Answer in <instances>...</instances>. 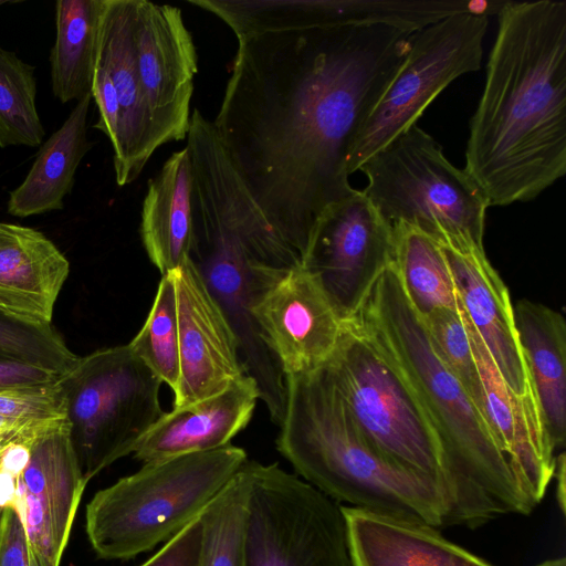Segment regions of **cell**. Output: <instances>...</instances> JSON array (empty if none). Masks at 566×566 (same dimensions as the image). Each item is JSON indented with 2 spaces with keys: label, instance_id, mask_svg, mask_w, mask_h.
<instances>
[{
  "label": "cell",
  "instance_id": "cell-1",
  "mask_svg": "<svg viewBox=\"0 0 566 566\" xmlns=\"http://www.w3.org/2000/svg\"><path fill=\"white\" fill-rule=\"evenodd\" d=\"M412 33L378 24L238 40L212 123L251 197L301 262L325 209L356 191L350 150Z\"/></svg>",
  "mask_w": 566,
  "mask_h": 566
},
{
  "label": "cell",
  "instance_id": "cell-2",
  "mask_svg": "<svg viewBox=\"0 0 566 566\" xmlns=\"http://www.w3.org/2000/svg\"><path fill=\"white\" fill-rule=\"evenodd\" d=\"M496 15L463 168L489 207L533 200L566 172V2L506 0Z\"/></svg>",
  "mask_w": 566,
  "mask_h": 566
},
{
  "label": "cell",
  "instance_id": "cell-3",
  "mask_svg": "<svg viewBox=\"0 0 566 566\" xmlns=\"http://www.w3.org/2000/svg\"><path fill=\"white\" fill-rule=\"evenodd\" d=\"M353 318L396 369L436 437L450 484V526L474 530L504 514H531L535 506L484 413L436 353L392 264Z\"/></svg>",
  "mask_w": 566,
  "mask_h": 566
},
{
  "label": "cell",
  "instance_id": "cell-4",
  "mask_svg": "<svg viewBox=\"0 0 566 566\" xmlns=\"http://www.w3.org/2000/svg\"><path fill=\"white\" fill-rule=\"evenodd\" d=\"M277 451L297 476L337 503L450 526L451 502L433 479L395 462L359 431L325 365L284 377Z\"/></svg>",
  "mask_w": 566,
  "mask_h": 566
},
{
  "label": "cell",
  "instance_id": "cell-5",
  "mask_svg": "<svg viewBox=\"0 0 566 566\" xmlns=\"http://www.w3.org/2000/svg\"><path fill=\"white\" fill-rule=\"evenodd\" d=\"M248 460L240 447L144 463L99 490L86 506V533L104 559H130L197 518Z\"/></svg>",
  "mask_w": 566,
  "mask_h": 566
},
{
  "label": "cell",
  "instance_id": "cell-6",
  "mask_svg": "<svg viewBox=\"0 0 566 566\" xmlns=\"http://www.w3.org/2000/svg\"><path fill=\"white\" fill-rule=\"evenodd\" d=\"M368 180L363 190L391 224L406 223L440 244L463 250L484 249L483 193L465 172L452 165L440 145L413 125L360 167Z\"/></svg>",
  "mask_w": 566,
  "mask_h": 566
},
{
  "label": "cell",
  "instance_id": "cell-7",
  "mask_svg": "<svg viewBox=\"0 0 566 566\" xmlns=\"http://www.w3.org/2000/svg\"><path fill=\"white\" fill-rule=\"evenodd\" d=\"M57 385L70 439L87 482L132 454L165 412L159 400L163 382L128 344L78 357Z\"/></svg>",
  "mask_w": 566,
  "mask_h": 566
},
{
  "label": "cell",
  "instance_id": "cell-8",
  "mask_svg": "<svg viewBox=\"0 0 566 566\" xmlns=\"http://www.w3.org/2000/svg\"><path fill=\"white\" fill-rule=\"evenodd\" d=\"M325 366L366 439L395 462L438 482L452 510L441 450L422 410L354 318L343 322L337 346Z\"/></svg>",
  "mask_w": 566,
  "mask_h": 566
},
{
  "label": "cell",
  "instance_id": "cell-9",
  "mask_svg": "<svg viewBox=\"0 0 566 566\" xmlns=\"http://www.w3.org/2000/svg\"><path fill=\"white\" fill-rule=\"evenodd\" d=\"M245 464V566H355L339 503L276 463Z\"/></svg>",
  "mask_w": 566,
  "mask_h": 566
},
{
  "label": "cell",
  "instance_id": "cell-10",
  "mask_svg": "<svg viewBox=\"0 0 566 566\" xmlns=\"http://www.w3.org/2000/svg\"><path fill=\"white\" fill-rule=\"evenodd\" d=\"M489 17L458 13L411 34L400 67L364 120L350 150V176L376 151L416 125L455 78L478 71Z\"/></svg>",
  "mask_w": 566,
  "mask_h": 566
},
{
  "label": "cell",
  "instance_id": "cell-11",
  "mask_svg": "<svg viewBox=\"0 0 566 566\" xmlns=\"http://www.w3.org/2000/svg\"><path fill=\"white\" fill-rule=\"evenodd\" d=\"M392 226L363 190L327 207L302 265L318 281L342 321L353 318L394 263Z\"/></svg>",
  "mask_w": 566,
  "mask_h": 566
},
{
  "label": "cell",
  "instance_id": "cell-12",
  "mask_svg": "<svg viewBox=\"0 0 566 566\" xmlns=\"http://www.w3.org/2000/svg\"><path fill=\"white\" fill-rule=\"evenodd\" d=\"M252 313L284 377L325 365L344 322L302 264L277 270L259 291Z\"/></svg>",
  "mask_w": 566,
  "mask_h": 566
},
{
  "label": "cell",
  "instance_id": "cell-13",
  "mask_svg": "<svg viewBox=\"0 0 566 566\" xmlns=\"http://www.w3.org/2000/svg\"><path fill=\"white\" fill-rule=\"evenodd\" d=\"M133 38L138 76L158 146L186 139L198 65L181 10L135 0Z\"/></svg>",
  "mask_w": 566,
  "mask_h": 566
},
{
  "label": "cell",
  "instance_id": "cell-14",
  "mask_svg": "<svg viewBox=\"0 0 566 566\" xmlns=\"http://www.w3.org/2000/svg\"><path fill=\"white\" fill-rule=\"evenodd\" d=\"M88 482L83 478L65 417L46 420L31 443L30 459L17 482L13 509L38 558H62Z\"/></svg>",
  "mask_w": 566,
  "mask_h": 566
},
{
  "label": "cell",
  "instance_id": "cell-15",
  "mask_svg": "<svg viewBox=\"0 0 566 566\" xmlns=\"http://www.w3.org/2000/svg\"><path fill=\"white\" fill-rule=\"evenodd\" d=\"M170 275L176 293L180 358L174 407H181L218 395L248 375L237 337L190 256Z\"/></svg>",
  "mask_w": 566,
  "mask_h": 566
},
{
  "label": "cell",
  "instance_id": "cell-16",
  "mask_svg": "<svg viewBox=\"0 0 566 566\" xmlns=\"http://www.w3.org/2000/svg\"><path fill=\"white\" fill-rule=\"evenodd\" d=\"M459 310L481 381L486 421L518 489L536 506L554 476L556 457L535 394L517 396L507 387L461 304Z\"/></svg>",
  "mask_w": 566,
  "mask_h": 566
},
{
  "label": "cell",
  "instance_id": "cell-17",
  "mask_svg": "<svg viewBox=\"0 0 566 566\" xmlns=\"http://www.w3.org/2000/svg\"><path fill=\"white\" fill-rule=\"evenodd\" d=\"M134 14L135 0H105L97 49V56L109 73L119 107L118 137L112 147L119 187L138 178L159 147L136 65Z\"/></svg>",
  "mask_w": 566,
  "mask_h": 566
},
{
  "label": "cell",
  "instance_id": "cell-18",
  "mask_svg": "<svg viewBox=\"0 0 566 566\" xmlns=\"http://www.w3.org/2000/svg\"><path fill=\"white\" fill-rule=\"evenodd\" d=\"M441 247L458 300L505 384L517 396L534 392L516 334L509 290L484 249Z\"/></svg>",
  "mask_w": 566,
  "mask_h": 566
},
{
  "label": "cell",
  "instance_id": "cell-19",
  "mask_svg": "<svg viewBox=\"0 0 566 566\" xmlns=\"http://www.w3.org/2000/svg\"><path fill=\"white\" fill-rule=\"evenodd\" d=\"M70 262L42 232L0 221V314L20 324L52 326Z\"/></svg>",
  "mask_w": 566,
  "mask_h": 566
},
{
  "label": "cell",
  "instance_id": "cell-20",
  "mask_svg": "<svg viewBox=\"0 0 566 566\" xmlns=\"http://www.w3.org/2000/svg\"><path fill=\"white\" fill-rule=\"evenodd\" d=\"M258 400V386L245 376L218 395L165 411L132 454L149 463L230 444L251 421Z\"/></svg>",
  "mask_w": 566,
  "mask_h": 566
},
{
  "label": "cell",
  "instance_id": "cell-21",
  "mask_svg": "<svg viewBox=\"0 0 566 566\" xmlns=\"http://www.w3.org/2000/svg\"><path fill=\"white\" fill-rule=\"evenodd\" d=\"M340 509L355 566H494L423 522L354 506Z\"/></svg>",
  "mask_w": 566,
  "mask_h": 566
},
{
  "label": "cell",
  "instance_id": "cell-22",
  "mask_svg": "<svg viewBox=\"0 0 566 566\" xmlns=\"http://www.w3.org/2000/svg\"><path fill=\"white\" fill-rule=\"evenodd\" d=\"M513 315L545 432L556 451L566 438V322L559 312L530 300L517 301Z\"/></svg>",
  "mask_w": 566,
  "mask_h": 566
},
{
  "label": "cell",
  "instance_id": "cell-23",
  "mask_svg": "<svg viewBox=\"0 0 566 566\" xmlns=\"http://www.w3.org/2000/svg\"><path fill=\"white\" fill-rule=\"evenodd\" d=\"M140 237L161 275L178 269L192 242V169L185 147L170 155L148 184L142 207Z\"/></svg>",
  "mask_w": 566,
  "mask_h": 566
},
{
  "label": "cell",
  "instance_id": "cell-24",
  "mask_svg": "<svg viewBox=\"0 0 566 566\" xmlns=\"http://www.w3.org/2000/svg\"><path fill=\"white\" fill-rule=\"evenodd\" d=\"M92 94L76 102L62 126L46 139L24 180L10 192L7 211L25 218L62 210L75 172L91 149L87 115Z\"/></svg>",
  "mask_w": 566,
  "mask_h": 566
},
{
  "label": "cell",
  "instance_id": "cell-25",
  "mask_svg": "<svg viewBox=\"0 0 566 566\" xmlns=\"http://www.w3.org/2000/svg\"><path fill=\"white\" fill-rule=\"evenodd\" d=\"M105 0H59L50 54L53 95L61 102L92 94Z\"/></svg>",
  "mask_w": 566,
  "mask_h": 566
},
{
  "label": "cell",
  "instance_id": "cell-26",
  "mask_svg": "<svg viewBox=\"0 0 566 566\" xmlns=\"http://www.w3.org/2000/svg\"><path fill=\"white\" fill-rule=\"evenodd\" d=\"M392 228V265L413 310L422 319L438 308L458 310L453 277L441 244L416 227L397 223Z\"/></svg>",
  "mask_w": 566,
  "mask_h": 566
},
{
  "label": "cell",
  "instance_id": "cell-27",
  "mask_svg": "<svg viewBox=\"0 0 566 566\" xmlns=\"http://www.w3.org/2000/svg\"><path fill=\"white\" fill-rule=\"evenodd\" d=\"M251 488V475L244 463L200 513L202 544L199 566H245Z\"/></svg>",
  "mask_w": 566,
  "mask_h": 566
},
{
  "label": "cell",
  "instance_id": "cell-28",
  "mask_svg": "<svg viewBox=\"0 0 566 566\" xmlns=\"http://www.w3.org/2000/svg\"><path fill=\"white\" fill-rule=\"evenodd\" d=\"M34 71L33 65L0 46V148L35 147L43 142Z\"/></svg>",
  "mask_w": 566,
  "mask_h": 566
},
{
  "label": "cell",
  "instance_id": "cell-29",
  "mask_svg": "<svg viewBox=\"0 0 566 566\" xmlns=\"http://www.w3.org/2000/svg\"><path fill=\"white\" fill-rule=\"evenodd\" d=\"M128 346L172 392L177 389L180 374L179 332L170 273L161 275L148 316Z\"/></svg>",
  "mask_w": 566,
  "mask_h": 566
},
{
  "label": "cell",
  "instance_id": "cell-30",
  "mask_svg": "<svg viewBox=\"0 0 566 566\" xmlns=\"http://www.w3.org/2000/svg\"><path fill=\"white\" fill-rule=\"evenodd\" d=\"M422 321L436 353L484 413L481 381L459 307L438 308Z\"/></svg>",
  "mask_w": 566,
  "mask_h": 566
},
{
  "label": "cell",
  "instance_id": "cell-31",
  "mask_svg": "<svg viewBox=\"0 0 566 566\" xmlns=\"http://www.w3.org/2000/svg\"><path fill=\"white\" fill-rule=\"evenodd\" d=\"M77 358L52 326L31 327L0 314V359L40 365L63 375Z\"/></svg>",
  "mask_w": 566,
  "mask_h": 566
},
{
  "label": "cell",
  "instance_id": "cell-32",
  "mask_svg": "<svg viewBox=\"0 0 566 566\" xmlns=\"http://www.w3.org/2000/svg\"><path fill=\"white\" fill-rule=\"evenodd\" d=\"M57 380L42 388L0 391V419L35 421L65 417Z\"/></svg>",
  "mask_w": 566,
  "mask_h": 566
},
{
  "label": "cell",
  "instance_id": "cell-33",
  "mask_svg": "<svg viewBox=\"0 0 566 566\" xmlns=\"http://www.w3.org/2000/svg\"><path fill=\"white\" fill-rule=\"evenodd\" d=\"M202 522L198 516L139 566H199Z\"/></svg>",
  "mask_w": 566,
  "mask_h": 566
},
{
  "label": "cell",
  "instance_id": "cell-34",
  "mask_svg": "<svg viewBox=\"0 0 566 566\" xmlns=\"http://www.w3.org/2000/svg\"><path fill=\"white\" fill-rule=\"evenodd\" d=\"M0 566H30L25 530L12 507L0 510Z\"/></svg>",
  "mask_w": 566,
  "mask_h": 566
},
{
  "label": "cell",
  "instance_id": "cell-35",
  "mask_svg": "<svg viewBox=\"0 0 566 566\" xmlns=\"http://www.w3.org/2000/svg\"><path fill=\"white\" fill-rule=\"evenodd\" d=\"M61 376L40 365L0 359V391L46 387L54 384Z\"/></svg>",
  "mask_w": 566,
  "mask_h": 566
},
{
  "label": "cell",
  "instance_id": "cell-36",
  "mask_svg": "<svg viewBox=\"0 0 566 566\" xmlns=\"http://www.w3.org/2000/svg\"><path fill=\"white\" fill-rule=\"evenodd\" d=\"M17 478L0 471V510L13 509L17 497Z\"/></svg>",
  "mask_w": 566,
  "mask_h": 566
},
{
  "label": "cell",
  "instance_id": "cell-37",
  "mask_svg": "<svg viewBox=\"0 0 566 566\" xmlns=\"http://www.w3.org/2000/svg\"><path fill=\"white\" fill-rule=\"evenodd\" d=\"M565 453L562 452L556 457L554 471V476L557 480L556 497L563 513H565Z\"/></svg>",
  "mask_w": 566,
  "mask_h": 566
},
{
  "label": "cell",
  "instance_id": "cell-38",
  "mask_svg": "<svg viewBox=\"0 0 566 566\" xmlns=\"http://www.w3.org/2000/svg\"><path fill=\"white\" fill-rule=\"evenodd\" d=\"M537 566H566V558L559 557V558L547 559V560L538 564Z\"/></svg>",
  "mask_w": 566,
  "mask_h": 566
},
{
  "label": "cell",
  "instance_id": "cell-39",
  "mask_svg": "<svg viewBox=\"0 0 566 566\" xmlns=\"http://www.w3.org/2000/svg\"><path fill=\"white\" fill-rule=\"evenodd\" d=\"M29 556H30V566H40L34 553L32 552V549L30 547H29Z\"/></svg>",
  "mask_w": 566,
  "mask_h": 566
},
{
  "label": "cell",
  "instance_id": "cell-40",
  "mask_svg": "<svg viewBox=\"0 0 566 566\" xmlns=\"http://www.w3.org/2000/svg\"><path fill=\"white\" fill-rule=\"evenodd\" d=\"M14 2H17V1H6V0H2V1H0V6L7 4V3H14Z\"/></svg>",
  "mask_w": 566,
  "mask_h": 566
}]
</instances>
